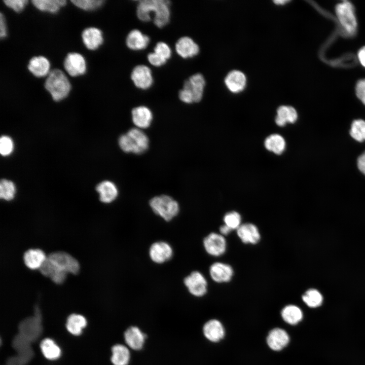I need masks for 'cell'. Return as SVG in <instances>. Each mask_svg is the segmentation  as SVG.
Here are the masks:
<instances>
[{
    "mask_svg": "<svg viewBox=\"0 0 365 365\" xmlns=\"http://www.w3.org/2000/svg\"><path fill=\"white\" fill-rule=\"evenodd\" d=\"M131 115L133 124L139 129L148 128L153 120L151 111L145 106L141 105L133 108Z\"/></svg>",
    "mask_w": 365,
    "mask_h": 365,
    "instance_id": "17",
    "label": "cell"
},
{
    "mask_svg": "<svg viewBox=\"0 0 365 365\" xmlns=\"http://www.w3.org/2000/svg\"><path fill=\"white\" fill-rule=\"evenodd\" d=\"M149 62L153 65L159 67L165 64L167 61L160 57L155 52L150 53L147 56Z\"/></svg>",
    "mask_w": 365,
    "mask_h": 365,
    "instance_id": "44",
    "label": "cell"
},
{
    "mask_svg": "<svg viewBox=\"0 0 365 365\" xmlns=\"http://www.w3.org/2000/svg\"><path fill=\"white\" fill-rule=\"evenodd\" d=\"M297 118V112L294 107L291 106L281 105L277 110L275 123L279 126H283L287 123H295Z\"/></svg>",
    "mask_w": 365,
    "mask_h": 365,
    "instance_id": "26",
    "label": "cell"
},
{
    "mask_svg": "<svg viewBox=\"0 0 365 365\" xmlns=\"http://www.w3.org/2000/svg\"><path fill=\"white\" fill-rule=\"evenodd\" d=\"M224 222L232 230H237L241 225V217L237 212L231 211L225 215Z\"/></svg>",
    "mask_w": 365,
    "mask_h": 365,
    "instance_id": "36",
    "label": "cell"
},
{
    "mask_svg": "<svg viewBox=\"0 0 365 365\" xmlns=\"http://www.w3.org/2000/svg\"><path fill=\"white\" fill-rule=\"evenodd\" d=\"M87 323L85 318L80 314H72L67 319L66 324L67 330L74 335H79Z\"/></svg>",
    "mask_w": 365,
    "mask_h": 365,
    "instance_id": "31",
    "label": "cell"
},
{
    "mask_svg": "<svg viewBox=\"0 0 365 365\" xmlns=\"http://www.w3.org/2000/svg\"><path fill=\"white\" fill-rule=\"evenodd\" d=\"M7 35V29L5 17L3 14H0V37L1 39L5 38Z\"/></svg>",
    "mask_w": 365,
    "mask_h": 365,
    "instance_id": "46",
    "label": "cell"
},
{
    "mask_svg": "<svg viewBox=\"0 0 365 365\" xmlns=\"http://www.w3.org/2000/svg\"><path fill=\"white\" fill-rule=\"evenodd\" d=\"M16 188L14 183L9 180L3 179L0 183V197L10 201L14 197Z\"/></svg>",
    "mask_w": 365,
    "mask_h": 365,
    "instance_id": "35",
    "label": "cell"
},
{
    "mask_svg": "<svg viewBox=\"0 0 365 365\" xmlns=\"http://www.w3.org/2000/svg\"><path fill=\"white\" fill-rule=\"evenodd\" d=\"M40 347L43 355L48 359L54 360L60 356V348L49 338L43 340L40 344Z\"/></svg>",
    "mask_w": 365,
    "mask_h": 365,
    "instance_id": "32",
    "label": "cell"
},
{
    "mask_svg": "<svg viewBox=\"0 0 365 365\" xmlns=\"http://www.w3.org/2000/svg\"><path fill=\"white\" fill-rule=\"evenodd\" d=\"M45 253L40 249H29L23 255L25 266L30 269H39L46 259Z\"/></svg>",
    "mask_w": 365,
    "mask_h": 365,
    "instance_id": "25",
    "label": "cell"
},
{
    "mask_svg": "<svg viewBox=\"0 0 365 365\" xmlns=\"http://www.w3.org/2000/svg\"><path fill=\"white\" fill-rule=\"evenodd\" d=\"M265 148L276 154H281L284 150L285 141L281 135L278 134L270 135L265 140Z\"/></svg>",
    "mask_w": 365,
    "mask_h": 365,
    "instance_id": "30",
    "label": "cell"
},
{
    "mask_svg": "<svg viewBox=\"0 0 365 365\" xmlns=\"http://www.w3.org/2000/svg\"><path fill=\"white\" fill-rule=\"evenodd\" d=\"M96 191L99 194L100 200L106 203L114 201L118 196V190L114 183L105 180L99 183L96 187Z\"/></svg>",
    "mask_w": 365,
    "mask_h": 365,
    "instance_id": "23",
    "label": "cell"
},
{
    "mask_svg": "<svg viewBox=\"0 0 365 365\" xmlns=\"http://www.w3.org/2000/svg\"><path fill=\"white\" fill-rule=\"evenodd\" d=\"M357 97L365 105V79L359 80L355 88Z\"/></svg>",
    "mask_w": 365,
    "mask_h": 365,
    "instance_id": "42",
    "label": "cell"
},
{
    "mask_svg": "<svg viewBox=\"0 0 365 365\" xmlns=\"http://www.w3.org/2000/svg\"><path fill=\"white\" fill-rule=\"evenodd\" d=\"M184 283L189 292L194 296L202 297L207 292V282L199 271L191 272L184 278Z\"/></svg>",
    "mask_w": 365,
    "mask_h": 365,
    "instance_id": "8",
    "label": "cell"
},
{
    "mask_svg": "<svg viewBox=\"0 0 365 365\" xmlns=\"http://www.w3.org/2000/svg\"><path fill=\"white\" fill-rule=\"evenodd\" d=\"M66 273V272L56 267L55 272L50 277V279L56 284H61L65 279Z\"/></svg>",
    "mask_w": 365,
    "mask_h": 365,
    "instance_id": "43",
    "label": "cell"
},
{
    "mask_svg": "<svg viewBox=\"0 0 365 365\" xmlns=\"http://www.w3.org/2000/svg\"><path fill=\"white\" fill-rule=\"evenodd\" d=\"M124 338L125 342L129 347L138 350L141 349L143 345L145 335L138 327L131 326L125 332Z\"/></svg>",
    "mask_w": 365,
    "mask_h": 365,
    "instance_id": "22",
    "label": "cell"
},
{
    "mask_svg": "<svg viewBox=\"0 0 365 365\" xmlns=\"http://www.w3.org/2000/svg\"><path fill=\"white\" fill-rule=\"evenodd\" d=\"M227 89L233 93H239L244 90L247 83L245 74L239 70H232L227 75L224 80Z\"/></svg>",
    "mask_w": 365,
    "mask_h": 365,
    "instance_id": "13",
    "label": "cell"
},
{
    "mask_svg": "<svg viewBox=\"0 0 365 365\" xmlns=\"http://www.w3.org/2000/svg\"><path fill=\"white\" fill-rule=\"evenodd\" d=\"M350 134L356 141L362 142L365 140V121L361 119L353 121L351 125Z\"/></svg>",
    "mask_w": 365,
    "mask_h": 365,
    "instance_id": "34",
    "label": "cell"
},
{
    "mask_svg": "<svg viewBox=\"0 0 365 365\" xmlns=\"http://www.w3.org/2000/svg\"><path fill=\"white\" fill-rule=\"evenodd\" d=\"M64 67L66 72L72 77L83 75L86 70L85 60L81 54L78 53L67 54L64 61Z\"/></svg>",
    "mask_w": 365,
    "mask_h": 365,
    "instance_id": "12",
    "label": "cell"
},
{
    "mask_svg": "<svg viewBox=\"0 0 365 365\" xmlns=\"http://www.w3.org/2000/svg\"><path fill=\"white\" fill-rule=\"evenodd\" d=\"M177 54L184 59L193 57L199 53V47L189 36L179 38L175 44Z\"/></svg>",
    "mask_w": 365,
    "mask_h": 365,
    "instance_id": "14",
    "label": "cell"
},
{
    "mask_svg": "<svg viewBox=\"0 0 365 365\" xmlns=\"http://www.w3.org/2000/svg\"><path fill=\"white\" fill-rule=\"evenodd\" d=\"M290 1L289 0H277V1H274L273 3L278 6H283L287 4H288L289 2H290Z\"/></svg>",
    "mask_w": 365,
    "mask_h": 365,
    "instance_id": "49",
    "label": "cell"
},
{
    "mask_svg": "<svg viewBox=\"0 0 365 365\" xmlns=\"http://www.w3.org/2000/svg\"><path fill=\"white\" fill-rule=\"evenodd\" d=\"M336 13L345 32L349 34L354 33L357 28V21L352 5L348 1H343L336 6Z\"/></svg>",
    "mask_w": 365,
    "mask_h": 365,
    "instance_id": "6",
    "label": "cell"
},
{
    "mask_svg": "<svg viewBox=\"0 0 365 365\" xmlns=\"http://www.w3.org/2000/svg\"><path fill=\"white\" fill-rule=\"evenodd\" d=\"M71 2L76 7L84 10H93L103 4L102 0H71Z\"/></svg>",
    "mask_w": 365,
    "mask_h": 365,
    "instance_id": "37",
    "label": "cell"
},
{
    "mask_svg": "<svg viewBox=\"0 0 365 365\" xmlns=\"http://www.w3.org/2000/svg\"><path fill=\"white\" fill-rule=\"evenodd\" d=\"M203 330L205 337L213 342L220 341L225 334L222 324L216 319H211L207 321L204 324Z\"/></svg>",
    "mask_w": 365,
    "mask_h": 365,
    "instance_id": "21",
    "label": "cell"
},
{
    "mask_svg": "<svg viewBox=\"0 0 365 365\" xmlns=\"http://www.w3.org/2000/svg\"><path fill=\"white\" fill-rule=\"evenodd\" d=\"M56 269V267L51 260L47 257L39 269L42 275L50 278L55 272Z\"/></svg>",
    "mask_w": 365,
    "mask_h": 365,
    "instance_id": "40",
    "label": "cell"
},
{
    "mask_svg": "<svg viewBox=\"0 0 365 365\" xmlns=\"http://www.w3.org/2000/svg\"><path fill=\"white\" fill-rule=\"evenodd\" d=\"M289 339L287 333L283 330L275 328L271 330L267 337V342L269 347L275 351H279L288 344Z\"/></svg>",
    "mask_w": 365,
    "mask_h": 365,
    "instance_id": "18",
    "label": "cell"
},
{
    "mask_svg": "<svg viewBox=\"0 0 365 365\" xmlns=\"http://www.w3.org/2000/svg\"><path fill=\"white\" fill-rule=\"evenodd\" d=\"M111 361L114 365H128L130 357L128 349L124 345L117 344L112 348Z\"/></svg>",
    "mask_w": 365,
    "mask_h": 365,
    "instance_id": "27",
    "label": "cell"
},
{
    "mask_svg": "<svg viewBox=\"0 0 365 365\" xmlns=\"http://www.w3.org/2000/svg\"><path fill=\"white\" fill-rule=\"evenodd\" d=\"M5 4L16 12H20L24 8L28 3L27 0H5Z\"/></svg>",
    "mask_w": 365,
    "mask_h": 365,
    "instance_id": "41",
    "label": "cell"
},
{
    "mask_svg": "<svg viewBox=\"0 0 365 365\" xmlns=\"http://www.w3.org/2000/svg\"><path fill=\"white\" fill-rule=\"evenodd\" d=\"M131 79L137 88L143 90L150 88L154 81L151 69L143 64L134 67L131 74Z\"/></svg>",
    "mask_w": 365,
    "mask_h": 365,
    "instance_id": "11",
    "label": "cell"
},
{
    "mask_svg": "<svg viewBox=\"0 0 365 365\" xmlns=\"http://www.w3.org/2000/svg\"><path fill=\"white\" fill-rule=\"evenodd\" d=\"M205 80L203 76L197 73L185 81L181 93L184 98L189 103L198 102L203 97Z\"/></svg>",
    "mask_w": 365,
    "mask_h": 365,
    "instance_id": "5",
    "label": "cell"
},
{
    "mask_svg": "<svg viewBox=\"0 0 365 365\" xmlns=\"http://www.w3.org/2000/svg\"><path fill=\"white\" fill-rule=\"evenodd\" d=\"M31 2L38 10L51 13L57 12L66 4L65 0H33Z\"/></svg>",
    "mask_w": 365,
    "mask_h": 365,
    "instance_id": "28",
    "label": "cell"
},
{
    "mask_svg": "<svg viewBox=\"0 0 365 365\" xmlns=\"http://www.w3.org/2000/svg\"><path fill=\"white\" fill-rule=\"evenodd\" d=\"M283 319L290 324H296L303 318V313L300 308L294 305H289L281 311Z\"/></svg>",
    "mask_w": 365,
    "mask_h": 365,
    "instance_id": "29",
    "label": "cell"
},
{
    "mask_svg": "<svg viewBox=\"0 0 365 365\" xmlns=\"http://www.w3.org/2000/svg\"><path fill=\"white\" fill-rule=\"evenodd\" d=\"M28 69L36 77H45L49 73L50 63L44 56L33 57L29 61Z\"/></svg>",
    "mask_w": 365,
    "mask_h": 365,
    "instance_id": "24",
    "label": "cell"
},
{
    "mask_svg": "<svg viewBox=\"0 0 365 365\" xmlns=\"http://www.w3.org/2000/svg\"><path fill=\"white\" fill-rule=\"evenodd\" d=\"M236 231L237 236L244 243L255 244L260 240L259 230L257 227L252 223L241 224Z\"/></svg>",
    "mask_w": 365,
    "mask_h": 365,
    "instance_id": "16",
    "label": "cell"
},
{
    "mask_svg": "<svg viewBox=\"0 0 365 365\" xmlns=\"http://www.w3.org/2000/svg\"><path fill=\"white\" fill-rule=\"evenodd\" d=\"M45 87L53 100L58 101L68 95L71 86L63 72L59 69H54L49 73L45 81Z\"/></svg>",
    "mask_w": 365,
    "mask_h": 365,
    "instance_id": "3",
    "label": "cell"
},
{
    "mask_svg": "<svg viewBox=\"0 0 365 365\" xmlns=\"http://www.w3.org/2000/svg\"><path fill=\"white\" fill-rule=\"evenodd\" d=\"M358 58L361 65L365 67V46L361 48L358 51Z\"/></svg>",
    "mask_w": 365,
    "mask_h": 365,
    "instance_id": "47",
    "label": "cell"
},
{
    "mask_svg": "<svg viewBox=\"0 0 365 365\" xmlns=\"http://www.w3.org/2000/svg\"><path fill=\"white\" fill-rule=\"evenodd\" d=\"M150 38L138 29L130 31L126 38L127 47L132 50L144 49L150 43Z\"/></svg>",
    "mask_w": 365,
    "mask_h": 365,
    "instance_id": "19",
    "label": "cell"
},
{
    "mask_svg": "<svg viewBox=\"0 0 365 365\" xmlns=\"http://www.w3.org/2000/svg\"><path fill=\"white\" fill-rule=\"evenodd\" d=\"M211 279L217 283L227 282L231 279L233 270L231 266L221 262H215L209 268Z\"/></svg>",
    "mask_w": 365,
    "mask_h": 365,
    "instance_id": "15",
    "label": "cell"
},
{
    "mask_svg": "<svg viewBox=\"0 0 365 365\" xmlns=\"http://www.w3.org/2000/svg\"><path fill=\"white\" fill-rule=\"evenodd\" d=\"M120 148L125 153L141 154L145 152L149 145L147 135L138 128L130 129L119 138Z\"/></svg>",
    "mask_w": 365,
    "mask_h": 365,
    "instance_id": "2",
    "label": "cell"
},
{
    "mask_svg": "<svg viewBox=\"0 0 365 365\" xmlns=\"http://www.w3.org/2000/svg\"><path fill=\"white\" fill-rule=\"evenodd\" d=\"M232 230L225 224L222 225L220 228V234L223 236L228 235Z\"/></svg>",
    "mask_w": 365,
    "mask_h": 365,
    "instance_id": "48",
    "label": "cell"
},
{
    "mask_svg": "<svg viewBox=\"0 0 365 365\" xmlns=\"http://www.w3.org/2000/svg\"><path fill=\"white\" fill-rule=\"evenodd\" d=\"M357 164L360 171L365 175V151L358 157Z\"/></svg>",
    "mask_w": 365,
    "mask_h": 365,
    "instance_id": "45",
    "label": "cell"
},
{
    "mask_svg": "<svg viewBox=\"0 0 365 365\" xmlns=\"http://www.w3.org/2000/svg\"><path fill=\"white\" fill-rule=\"evenodd\" d=\"M154 52L160 57L167 61L171 56V50L165 43L159 42L157 43L154 49Z\"/></svg>",
    "mask_w": 365,
    "mask_h": 365,
    "instance_id": "38",
    "label": "cell"
},
{
    "mask_svg": "<svg viewBox=\"0 0 365 365\" xmlns=\"http://www.w3.org/2000/svg\"><path fill=\"white\" fill-rule=\"evenodd\" d=\"M302 300L308 306L315 308L321 305L323 298L317 290L310 289L302 296Z\"/></svg>",
    "mask_w": 365,
    "mask_h": 365,
    "instance_id": "33",
    "label": "cell"
},
{
    "mask_svg": "<svg viewBox=\"0 0 365 365\" xmlns=\"http://www.w3.org/2000/svg\"><path fill=\"white\" fill-rule=\"evenodd\" d=\"M14 144L12 139L7 136H3L0 139V152L2 156L9 155L13 150Z\"/></svg>",
    "mask_w": 365,
    "mask_h": 365,
    "instance_id": "39",
    "label": "cell"
},
{
    "mask_svg": "<svg viewBox=\"0 0 365 365\" xmlns=\"http://www.w3.org/2000/svg\"><path fill=\"white\" fill-rule=\"evenodd\" d=\"M149 203L153 212L166 222L172 220L179 211L178 202L168 195L155 196L150 200Z\"/></svg>",
    "mask_w": 365,
    "mask_h": 365,
    "instance_id": "4",
    "label": "cell"
},
{
    "mask_svg": "<svg viewBox=\"0 0 365 365\" xmlns=\"http://www.w3.org/2000/svg\"><path fill=\"white\" fill-rule=\"evenodd\" d=\"M151 260L156 264H163L170 260L173 256V249L167 242L157 241L150 246L149 251Z\"/></svg>",
    "mask_w": 365,
    "mask_h": 365,
    "instance_id": "10",
    "label": "cell"
},
{
    "mask_svg": "<svg viewBox=\"0 0 365 365\" xmlns=\"http://www.w3.org/2000/svg\"><path fill=\"white\" fill-rule=\"evenodd\" d=\"M170 2L167 0H142L138 2L136 8L138 18L143 22L151 20L154 15V23L159 27L166 26L170 21Z\"/></svg>",
    "mask_w": 365,
    "mask_h": 365,
    "instance_id": "1",
    "label": "cell"
},
{
    "mask_svg": "<svg viewBox=\"0 0 365 365\" xmlns=\"http://www.w3.org/2000/svg\"><path fill=\"white\" fill-rule=\"evenodd\" d=\"M54 265L66 273L77 274L80 269L78 261L68 253L63 251H56L47 257Z\"/></svg>",
    "mask_w": 365,
    "mask_h": 365,
    "instance_id": "7",
    "label": "cell"
},
{
    "mask_svg": "<svg viewBox=\"0 0 365 365\" xmlns=\"http://www.w3.org/2000/svg\"><path fill=\"white\" fill-rule=\"evenodd\" d=\"M83 42L89 50L97 49L103 42L102 31L95 27H89L84 30L82 33Z\"/></svg>",
    "mask_w": 365,
    "mask_h": 365,
    "instance_id": "20",
    "label": "cell"
},
{
    "mask_svg": "<svg viewBox=\"0 0 365 365\" xmlns=\"http://www.w3.org/2000/svg\"><path fill=\"white\" fill-rule=\"evenodd\" d=\"M203 246L208 254L214 257H218L225 252L227 242L223 235L212 232L204 238Z\"/></svg>",
    "mask_w": 365,
    "mask_h": 365,
    "instance_id": "9",
    "label": "cell"
}]
</instances>
